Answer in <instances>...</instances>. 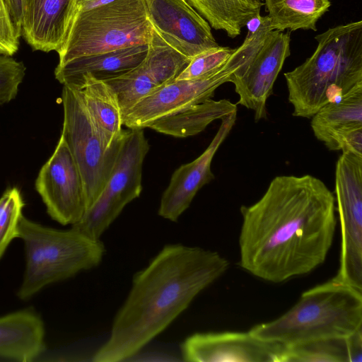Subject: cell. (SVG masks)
<instances>
[{
  "label": "cell",
  "mask_w": 362,
  "mask_h": 362,
  "mask_svg": "<svg viewBox=\"0 0 362 362\" xmlns=\"http://www.w3.org/2000/svg\"><path fill=\"white\" fill-rule=\"evenodd\" d=\"M335 197L310 175H279L255 204L242 206L239 264L282 283L323 264L337 226Z\"/></svg>",
  "instance_id": "1"
},
{
  "label": "cell",
  "mask_w": 362,
  "mask_h": 362,
  "mask_svg": "<svg viewBox=\"0 0 362 362\" xmlns=\"http://www.w3.org/2000/svg\"><path fill=\"white\" fill-rule=\"evenodd\" d=\"M228 267V261L216 252L180 244L165 245L134 275L110 336L93 361L117 362L135 355Z\"/></svg>",
  "instance_id": "2"
},
{
  "label": "cell",
  "mask_w": 362,
  "mask_h": 362,
  "mask_svg": "<svg viewBox=\"0 0 362 362\" xmlns=\"http://www.w3.org/2000/svg\"><path fill=\"white\" fill-rule=\"evenodd\" d=\"M310 57L286 72L293 115L311 118L362 84V21L330 28L315 37Z\"/></svg>",
  "instance_id": "3"
},
{
  "label": "cell",
  "mask_w": 362,
  "mask_h": 362,
  "mask_svg": "<svg viewBox=\"0 0 362 362\" xmlns=\"http://www.w3.org/2000/svg\"><path fill=\"white\" fill-rule=\"evenodd\" d=\"M362 328V290L337 276L303 292L282 315L249 332L265 341L292 346L346 337Z\"/></svg>",
  "instance_id": "4"
},
{
  "label": "cell",
  "mask_w": 362,
  "mask_h": 362,
  "mask_svg": "<svg viewBox=\"0 0 362 362\" xmlns=\"http://www.w3.org/2000/svg\"><path fill=\"white\" fill-rule=\"evenodd\" d=\"M18 238L23 241L26 257L18 292L21 299L31 297L48 284L98 266L105 255L100 240L91 239L72 227L69 230L46 227L23 215Z\"/></svg>",
  "instance_id": "5"
},
{
  "label": "cell",
  "mask_w": 362,
  "mask_h": 362,
  "mask_svg": "<svg viewBox=\"0 0 362 362\" xmlns=\"http://www.w3.org/2000/svg\"><path fill=\"white\" fill-rule=\"evenodd\" d=\"M152 32L144 0H115L89 10L75 11L66 38L57 52V65L148 44Z\"/></svg>",
  "instance_id": "6"
},
{
  "label": "cell",
  "mask_w": 362,
  "mask_h": 362,
  "mask_svg": "<svg viewBox=\"0 0 362 362\" xmlns=\"http://www.w3.org/2000/svg\"><path fill=\"white\" fill-rule=\"evenodd\" d=\"M264 38L261 33L245 37L217 70L194 79L174 80L141 99L122 115L123 125L129 129L147 128L158 119L211 98L219 86L230 82L232 75L252 59Z\"/></svg>",
  "instance_id": "7"
},
{
  "label": "cell",
  "mask_w": 362,
  "mask_h": 362,
  "mask_svg": "<svg viewBox=\"0 0 362 362\" xmlns=\"http://www.w3.org/2000/svg\"><path fill=\"white\" fill-rule=\"evenodd\" d=\"M62 102L64 119L61 136L80 172L87 211L110 178L124 136L112 147L105 146L78 88L63 86Z\"/></svg>",
  "instance_id": "8"
},
{
  "label": "cell",
  "mask_w": 362,
  "mask_h": 362,
  "mask_svg": "<svg viewBox=\"0 0 362 362\" xmlns=\"http://www.w3.org/2000/svg\"><path fill=\"white\" fill-rule=\"evenodd\" d=\"M150 146L144 129L125 130L113 170L102 192L72 228L93 240L100 237L124 206L142 190V166Z\"/></svg>",
  "instance_id": "9"
},
{
  "label": "cell",
  "mask_w": 362,
  "mask_h": 362,
  "mask_svg": "<svg viewBox=\"0 0 362 362\" xmlns=\"http://www.w3.org/2000/svg\"><path fill=\"white\" fill-rule=\"evenodd\" d=\"M334 197L341 236L336 276L362 290V157L342 152L336 163Z\"/></svg>",
  "instance_id": "10"
},
{
  "label": "cell",
  "mask_w": 362,
  "mask_h": 362,
  "mask_svg": "<svg viewBox=\"0 0 362 362\" xmlns=\"http://www.w3.org/2000/svg\"><path fill=\"white\" fill-rule=\"evenodd\" d=\"M49 216L62 225H74L86 211L82 179L64 139L42 166L35 182Z\"/></svg>",
  "instance_id": "11"
},
{
  "label": "cell",
  "mask_w": 362,
  "mask_h": 362,
  "mask_svg": "<svg viewBox=\"0 0 362 362\" xmlns=\"http://www.w3.org/2000/svg\"><path fill=\"white\" fill-rule=\"evenodd\" d=\"M145 59L134 69L105 80L117 95L122 115L136 103L173 81L190 59L168 45L153 29Z\"/></svg>",
  "instance_id": "12"
},
{
  "label": "cell",
  "mask_w": 362,
  "mask_h": 362,
  "mask_svg": "<svg viewBox=\"0 0 362 362\" xmlns=\"http://www.w3.org/2000/svg\"><path fill=\"white\" fill-rule=\"evenodd\" d=\"M290 42L288 31L271 30L252 59L232 75L230 82L239 96L238 104L252 110L256 122L267 116V99L291 54Z\"/></svg>",
  "instance_id": "13"
},
{
  "label": "cell",
  "mask_w": 362,
  "mask_h": 362,
  "mask_svg": "<svg viewBox=\"0 0 362 362\" xmlns=\"http://www.w3.org/2000/svg\"><path fill=\"white\" fill-rule=\"evenodd\" d=\"M149 22L171 47L190 59L219 46L209 23L187 0H144Z\"/></svg>",
  "instance_id": "14"
},
{
  "label": "cell",
  "mask_w": 362,
  "mask_h": 362,
  "mask_svg": "<svg viewBox=\"0 0 362 362\" xmlns=\"http://www.w3.org/2000/svg\"><path fill=\"white\" fill-rule=\"evenodd\" d=\"M284 347L249 331H226L195 333L181 344V353L190 362H280Z\"/></svg>",
  "instance_id": "15"
},
{
  "label": "cell",
  "mask_w": 362,
  "mask_h": 362,
  "mask_svg": "<svg viewBox=\"0 0 362 362\" xmlns=\"http://www.w3.org/2000/svg\"><path fill=\"white\" fill-rule=\"evenodd\" d=\"M236 119L237 111L222 119L218 132L206 150L197 158L182 165L173 173L160 199L159 216L177 221L189 206L197 192L214 178L211 170L213 158L233 127Z\"/></svg>",
  "instance_id": "16"
},
{
  "label": "cell",
  "mask_w": 362,
  "mask_h": 362,
  "mask_svg": "<svg viewBox=\"0 0 362 362\" xmlns=\"http://www.w3.org/2000/svg\"><path fill=\"white\" fill-rule=\"evenodd\" d=\"M76 3L77 0H28L21 36L34 50L57 52L66 38Z\"/></svg>",
  "instance_id": "17"
},
{
  "label": "cell",
  "mask_w": 362,
  "mask_h": 362,
  "mask_svg": "<svg viewBox=\"0 0 362 362\" xmlns=\"http://www.w3.org/2000/svg\"><path fill=\"white\" fill-rule=\"evenodd\" d=\"M148 47V44L136 45L80 57L57 65L54 76L63 86L74 84L86 74L103 81L117 77L140 64L146 56Z\"/></svg>",
  "instance_id": "18"
},
{
  "label": "cell",
  "mask_w": 362,
  "mask_h": 362,
  "mask_svg": "<svg viewBox=\"0 0 362 362\" xmlns=\"http://www.w3.org/2000/svg\"><path fill=\"white\" fill-rule=\"evenodd\" d=\"M68 86L80 90L105 146L110 148L118 143L125 130L122 128V115L117 95L110 86L89 74Z\"/></svg>",
  "instance_id": "19"
},
{
  "label": "cell",
  "mask_w": 362,
  "mask_h": 362,
  "mask_svg": "<svg viewBox=\"0 0 362 362\" xmlns=\"http://www.w3.org/2000/svg\"><path fill=\"white\" fill-rule=\"evenodd\" d=\"M45 328L33 311L21 310L0 317V356L31 361L45 349Z\"/></svg>",
  "instance_id": "20"
},
{
  "label": "cell",
  "mask_w": 362,
  "mask_h": 362,
  "mask_svg": "<svg viewBox=\"0 0 362 362\" xmlns=\"http://www.w3.org/2000/svg\"><path fill=\"white\" fill-rule=\"evenodd\" d=\"M237 110V105L228 100H214L210 98L158 119L147 128L175 137L185 138L198 134L214 120L222 119Z\"/></svg>",
  "instance_id": "21"
},
{
  "label": "cell",
  "mask_w": 362,
  "mask_h": 362,
  "mask_svg": "<svg viewBox=\"0 0 362 362\" xmlns=\"http://www.w3.org/2000/svg\"><path fill=\"white\" fill-rule=\"evenodd\" d=\"M215 30L230 38L241 33L247 21L260 13L264 0H187Z\"/></svg>",
  "instance_id": "22"
},
{
  "label": "cell",
  "mask_w": 362,
  "mask_h": 362,
  "mask_svg": "<svg viewBox=\"0 0 362 362\" xmlns=\"http://www.w3.org/2000/svg\"><path fill=\"white\" fill-rule=\"evenodd\" d=\"M272 30H311L331 6L329 0H264Z\"/></svg>",
  "instance_id": "23"
},
{
  "label": "cell",
  "mask_w": 362,
  "mask_h": 362,
  "mask_svg": "<svg viewBox=\"0 0 362 362\" xmlns=\"http://www.w3.org/2000/svg\"><path fill=\"white\" fill-rule=\"evenodd\" d=\"M311 118L310 126L317 139L331 131L362 125V84L338 101L327 104Z\"/></svg>",
  "instance_id": "24"
},
{
  "label": "cell",
  "mask_w": 362,
  "mask_h": 362,
  "mask_svg": "<svg viewBox=\"0 0 362 362\" xmlns=\"http://www.w3.org/2000/svg\"><path fill=\"white\" fill-rule=\"evenodd\" d=\"M280 362H349L346 337L284 346Z\"/></svg>",
  "instance_id": "25"
},
{
  "label": "cell",
  "mask_w": 362,
  "mask_h": 362,
  "mask_svg": "<svg viewBox=\"0 0 362 362\" xmlns=\"http://www.w3.org/2000/svg\"><path fill=\"white\" fill-rule=\"evenodd\" d=\"M25 202L20 190L11 187L0 197V259L11 242L18 238V226Z\"/></svg>",
  "instance_id": "26"
},
{
  "label": "cell",
  "mask_w": 362,
  "mask_h": 362,
  "mask_svg": "<svg viewBox=\"0 0 362 362\" xmlns=\"http://www.w3.org/2000/svg\"><path fill=\"white\" fill-rule=\"evenodd\" d=\"M235 48L218 46L192 58L175 80H189L207 75L222 66Z\"/></svg>",
  "instance_id": "27"
},
{
  "label": "cell",
  "mask_w": 362,
  "mask_h": 362,
  "mask_svg": "<svg viewBox=\"0 0 362 362\" xmlns=\"http://www.w3.org/2000/svg\"><path fill=\"white\" fill-rule=\"evenodd\" d=\"M25 74V66L22 62L0 54V105L16 98Z\"/></svg>",
  "instance_id": "28"
},
{
  "label": "cell",
  "mask_w": 362,
  "mask_h": 362,
  "mask_svg": "<svg viewBox=\"0 0 362 362\" xmlns=\"http://www.w3.org/2000/svg\"><path fill=\"white\" fill-rule=\"evenodd\" d=\"M317 139L329 150H340L362 157V125L331 131Z\"/></svg>",
  "instance_id": "29"
},
{
  "label": "cell",
  "mask_w": 362,
  "mask_h": 362,
  "mask_svg": "<svg viewBox=\"0 0 362 362\" xmlns=\"http://www.w3.org/2000/svg\"><path fill=\"white\" fill-rule=\"evenodd\" d=\"M20 37L4 0H0V54L12 57L16 53Z\"/></svg>",
  "instance_id": "30"
},
{
  "label": "cell",
  "mask_w": 362,
  "mask_h": 362,
  "mask_svg": "<svg viewBox=\"0 0 362 362\" xmlns=\"http://www.w3.org/2000/svg\"><path fill=\"white\" fill-rule=\"evenodd\" d=\"M18 34L21 36L22 24L28 0H4Z\"/></svg>",
  "instance_id": "31"
},
{
  "label": "cell",
  "mask_w": 362,
  "mask_h": 362,
  "mask_svg": "<svg viewBox=\"0 0 362 362\" xmlns=\"http://www.w3.org/2000/svg\"><path fill=\"white\" fill-rule=\"evenodd\" d=\"M349 362H362V328L346 337Z\"/></svg>",
  "instance_id": "32"
},
{
  "label": "cell",
  "mask_w": 362,
  "mask_h": 362,
  "mask_svg": "<svg viewBox=\"0 0 362 362\" xmlns=\"http://www.w3.org/2000/svg\"><path fill=\"white\" fill-rule=\"evenodd\" d=\"M267 18V16H262L260 13H258L250 18L245 24L247 30L245 37L254 35L264 24Z\"/></svg>",
  "instance_id": "33"
},
{
  "label": "cell",
  "mask_w": 362,
  "mask_h": 362,
  "mask_svg": "<svg viewBox=\"0 0 362 362\" xmlns=\"http://www.w3.org/2000/svg\"><path fill=\"white\" fill-rule=\"evenodd\" d=\"M115 0H77L76 11H86L103 5L107 4Z\"/></svg>",
  "instance_id": "34"
}]
</instances>
